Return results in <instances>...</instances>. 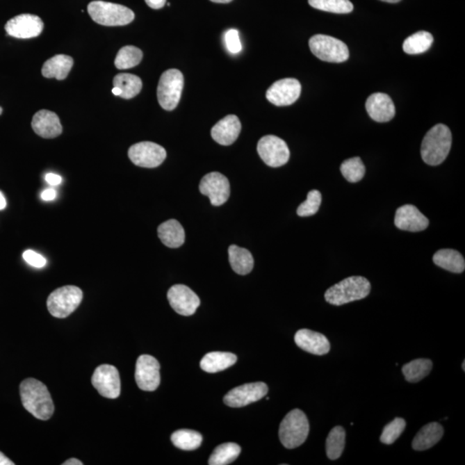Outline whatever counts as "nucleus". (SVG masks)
<instances>
[{
    "instance_id": "1",
    "label": "nucleus",
    "mask_w": 465,
    "mask_h": 465,
    "mask_svg": "<svg viewBox=\"0 0 465 465\" xmlns=\"http://www.w3.org/2000/svg\"><path fill=\"white\" fill-rule=\"evenodd\" d=\"M20 395L24 409L37 419L48 421L55 411L51 395L44 384L27 378L20 384Z\"/></svg>"
},
{
    "instance_id": "2",
    "label": "nucleus",
    "mask_w": 465,
    "mask_h": 465,
    "mask_svg": "<svg viewBox=\"0 0 465 465\" xmlns=\"http://www.w3.org/2000/svg\"><path fill=\"white\" fill-rule=\"evenodd\" d=\"M452 136L445 124H437L425 136L421 154L425 163L439 165L445 161L452 147Z\"/></svg>"
},
{
    "instance_id": "3",
    "label": "nucleus",
    "mask_w": 465,
    "mask_h": 465,
    "mask_svg": "<svg viewBox=\"0 0 465 465\" xmlns=\"http://www.w3.org/2000/svg\"><path fill=\"white\" fill-rule=\"evenodd\" d=\"M370 289V283L366 277H350L330 287L326 291L325 299L332 305H344L368 297Z\"/></svg>"
},
{
    "instance_id": "4",
    "label": "nucleus",
    "mask_w": 465,
    "mask_h": 465,
    "mask_svg": "<svg viewBox=\"0 0 465 465\" xmlns=\"http://www.w3.org/2000/svg\"><path fill=\"white\" fill-rule=\"evenodd\" d=\"M309 434L308 418L300 409L291 411L280 424V441L287 449H295L304 444Z\"/></svg>"
},
{
    "instance_id": "5",
    "label": "nucleus",
    "mask_w": 465,
    "mask_h": 465,
    "mask_svg": "<svg viewBox=\"0 0 465 465\" xmlns=\"http://www.w3.org/2000/svg\"><path fill=\"white\" fill-rule=\"evenodd\" d=\"M88 10L92 19L104 26H124L135 19L133 10L118 3L92 1Z\"/></svg>"
},
{
    "instance_id": "6",
    "label": "nucleus",
    "mask_w": 465,
    "mask_h": 465,
    "mask_svg": "<svg viewBox=\"0 0 465 465\" xmlns=\"http://www.w3.org/2000/svg\"><path fill=\"white\" fill-rule=\"evenodd\" d=\"M82 299L83 292L79 288L67 286L53 291L47 301V306L54 317L66 318L79 307Z\"/></svg>"
},
{
    "instance_id": "7",
    "label": "nucleus",
    "mask_w": 465,
    "mask_h": 465,
    "mask_svg": "<svg viewBox=\"0 0 465 465\" xmlns=\"http://www.w3.org/2000/svg\"><path fill=\"white\" fill-rule=\"evenodd\" d=\"M309 49L317 58L327 63H341L349 58L347 44L326 35H316L309 40Z\"/></svg>"
},
{
    "instance_id": "8",
    "label": "nucleus",
    "mask_w": 465,
    "mask_h": 465,
    "mask_svg": "<svg viewBox=\"0 0 465 465\" xmlns=\"http://www.w3.org/2000/svg\"><path fill=\"white\" fill-rule=\"evenodd\" d=\"M183 76L178 70H169L162 74L158 81L157 97L158 104L165 111L174 110L181 99Z\"/></svg>"
},
{
    "instance_id": "9",
    "label": "nucleus",
    "mask_w": 465,
    "mask_h": 465,
    "mask_svg": "<svg viewBox=\"0 0 465 465\" xmlns=\"http://www.w3.org/2000/svg\"><path fill=\"white\" fill-rule=\"evenodd\" d=\"M257 150L262 161L269 167L279 168L290 160V149L284 140L275 136H266L259 140Z\"/></svg>"
},
{
    "instance_id": "10",
    "label": "nucleus",
    "mask_w": 465,
    "mask_h": 465,
    "mask_svg": "<svg viewBox=\"0 0 465 465\" xmlns=\"http://www.w3.org/2000/svg\"><path fill=\"white\" fill-rule=\"evenodd\" d=\"M129 157L138 167L154 168L163 163L167 158V152L158 144L142 142L131 147L129 149Z\"/></svg>"
},
{
    "instance_id": "11",
    "label": "nucleus",
    "mask_w": 465,
    "mask_h": 465,
    "mask_svg": "<svg viewBox=\"0 0 465 465\" xmlns=\"http://www.w3.org/2000/svg\"><path fill=\"white\" fill-rule=\"evenodd\" d=\"M92 384L104 398L116 399L120 395V375L113 366L102 365L97 367L92 375Z\"/></svg>"
},
{
    "instance_id": "12",
    "label": "nucleus",
    "mask_w": 465,
    "mask_h": 465,
    "mask_svg": "<svg viewBox=\"0 0 465 465\" xmlns=\"http://www.w3.org/2000/svg\"><path fill=\"white\" fill-rule=\"evenodd\" d=\"M161 366L158 360L150 355L140 356L136 366V382L144 391H154L161 384Z\"/></svg>"
},
{
    "instance_id": "13",
    "label": "nucleus",
    "mask_w": 465,
    "mask_h": 465,
    "mask_svg": "<svg viewBox=\"0 0 465 465\" xmlns=\"http://www.w3.org/2000/svg\"><path fill=\"white\" fill-rule=\"evenodd\" d=\"M199 190L202 194L210 198L214 206H221L228 201L230 196L229 179L218 172L205 175L201 180Z\"/></svg>"
},
{
    "instance_id": "14",
    "label": "nucleus",
    "mask_w": 465,
    "mask_h": 465,
    "mask_svg": "<svg viewBox=\"0 0 465 465\" xmlns=\"http://www.w3.org/2000/svg\"><path fill=\"white\" fill-rule=\"evenodd\" d=\"M268 393V385L262 382H258V383L243 384L233 389L225 396L223 401L229 407H241L259 401L265 398Z\"/></svg>"
},
{
    "instance_id": "15",
    "label": "nucleus",
    "mask_w": 465,
    "mask_h": 465,
    "mask_svg": "<svg viewBox=\"0 0 465 465\" xmlns=\"http://www.w3.org/2000/svg\"><path fill=\"white\" fill-rule=\"evenodd\" d=\"M302 86L295 79H283L276 81L266 92V99L277 106L294 104L300 97Z\"/></svg>"
},
{
    "instance_id": "16",
    "label": "nucleus",
    "mask_w": 465,
    "mask_h": 465,
    "mask_svg": "<svg viewBox=\"0 0 465 465\" xmlns=\"http://www.w3.org/2000/svg\"><path fill=\"white\" fill-rule=\"evenodd\" d=\"M44 28L43 22L38 16L32 14H22L7 22L5 28L7 35L19 39H30L38 37Z\"/></svg>"
},
{
    "instance_id": "17",
    "label": "nucleus",
    "mask_w": 465,
    "mask_h": 465,
    "mask_svg": "<svg viewBox=\"0 0 465 465\" xmlns=\"http://www.w3.org/2000/svg\"><path fill=\"white\" fill-rule=\"evenodd\" d=\"M168 298L171 307L179 315L193 316L200 306V299L189 287L176 284L168 291Z\"/></svg>"
},
{
    "instance_id": "18",
    "label": "nucleus",
    "mask_w": 465,
    "mask_h": 465,
    "mask_svg": "<svg viewBox=\"0 0 465 465\" xmlns=\"http://www.w3.org/2000/svg\"><path fill=\"white\" fill-rule=\"evenodd\" d=\"M395 225L405 231L420 232L427 229L429 220L414 205L405 204L396 211Z\"/></svg>"
},
{
    "instance_id": "19",
    "label": "nucleus",
    "mask_w": 465,
    "mask_h": 465,
    "mask_svg": "<svg viewBox=\"0 0 465 465\" xmlns=\"http://www.w3.org/2000/svg\"><path fill=\"white\" fill-rule=\"evenodd\" d=\"M295 342L298 348L315 355H325L331 348L325 335L309 329L298 330L295 334Z\"/></svg>"
},
{
    "instance_id": "20",
    "label": "nucleus",
    "mask_w": 465,
    "mask_h": 465,
    "mask_svg": "<svg viewBox=\"0 0 465 465\" xmlns=\"http://www.w3.org/2000/svg\"><path fill=\"white\" fill-rule=\"evenodd\" d=\"M366 108L375 122H387L395 117V104L391 97L385 93L377 92L370 95L366 101Z\"/></svg>"
},
{
    "instance_id": "21",
    "label": "nucleus",
    "mask_w": 465,
    "mask_h": 465,
    "mask_svg": "<svg viewBox=\"0 0 465 465\" xmlns=\"http://www.w3.org/2000/svg\"><path fill=\"white\" fill-rule=\"evenodd\" d=\"M35 134L45 139L56 138L63 133L60 118L52 111L42 110L35 114L31 122Z\"/></svg>"
},
{
    "instance_id": "22",
    "label": "nucleus",
    "mask_w": 465,
    "mask_h": 465,
    "mask_svg": "<svg viewBox=\"0 0 465 465\" xmlns=\"http://www.w3.org/2000/svg\"><path fill=\"white\" fill-rule=\"evenodd\" d=\"M241 131V124L236 116L229 115L220 120L211 129V136L216 142L223 146L231 145Z\"/></svg>"
},
{
    "instance_id": "23",
    "label": "nucleus",
    "mask_w": 465,
    "mask_h": 465,
    "mask_svg": "<svg viewBox=\"0 0 465 465\" xmlns=\"http://www.w3.org/2000/svg\"><path fill=\"white\" fill-rule=\"evenodd\" d=\"M158 236L161 243L168 247L178 248L185 243V229L175 219L161 223L158 228Z\"/></svg>"
},
{
    "instance_id": "24",
    "label": "nucleus",
    "mask_w": 465,
    "mask_h": 465,
    "mask_svg": "<svg viewBox=\"0 0 465 465\" xmlns=\"http://www.w3.org/2000/svg\"><path fill=\"white\" fill-rule=\"evenodd\" d=\"M444 435V428L438 423H432L426 425L421 429L419 432L414 438L412 447L414 450H426L432 448Z\"/></svg>"
},
{
    "instance_id": "25",
    "label": "nucleus",
    "mask_w": 465,
    "mask_h": 465,
    "mask_svg": "<svg viewBox=\"0 0 465 465\" xmlns=\"http://www.w3.org/2000/svg\"><path fill=\"white\" fill-rule=\"evenodd\" d=\"M74 66V60L66 55H57L49 59L43 64L42 74L48 79L55 78L63 81L70 73Z\"/></svg>"
},
{
    "instance_id": "26",
    "label": "nucleus",
    "mask_w": 465,
    "mask_h": 465,
    "mask_svg": "<svg viewBox=\"0 0 465 465\" xmlns=\"http://www.w3.org/2000/svg\"><path fill=\"white\" fill-rule=\"evenodd\" d=\"M236 361V355L231 352H212L202 359L200 367L205 373H216L229 368Z\"/></svg>"
},
{
    "instance_id": "27",
    "label": "nucleus",
    "mask_w": 465,
    "mask_h": 465,
    "mask_svg": "<svg viewBox=\"0 0 465 465\" xmlns=\"http://www.w3.org/2000/svg\"><path fill=\"white\" fill-rule=\"evenodd\" d=\"M432 261L436 266L453 273H462L465 261L459 252L453 250H441L436 252Z\"/></svg>"
},
{
    "instance_id": "28",
    "label": "nucleus",
    "mask_w": 465,
    "mask_h": 465,
    "mask_svg": "<svg viewBox=\"0 0 465 465\" xmlns=\"http://www.w3.org/2000/svg\"><path fill=\"white\" fill-rule=\"evenodd\" d=\"M229 259L234 271L240 275H247L254 268V257L246 248L232 245L229 248Z\"/></svg>"
},
{
    "instance_id": "29",
    "label": "nucleus",
    "mask_w": 465,
    "mask_h": 465,
    "mask_svg": "<svg viewBox=\"0 0 465 465\" xmlns=\"http://www.w3.org/2000/svg\"><path fill=\"white\" fill-rule=\"evenodd\" d=\"M114 88L121 90L122 99H131L142 91V81L136 75L131 74H117L113 79Z\"/></svg>"
},
{
    "instance_id": "30",
    "label": "nucleus",
    "mask_w": 465,
    "mask_h": 465,
    "mask_svg": "<svg viewBox=\"0 0 465 465\" xmlns=\"http://www.w3.org/2000/svg\"><path fill=\"white\" fill-rule=\"evenodd\" d=\"M432 368V360L418 359L406 364L402 367V373L409 383H418L430 374Z\"/></svg>"
},
{
    "instance_id": "31",
    "label": "nucleus",
    "mask_w": 465,
    "mask_h": 465,
    "mask_svg": "<svg viewBox=\"0 0 465 465\" xmlns=\"http://www.w3.org/2000/svg\"><path fill=\"white\" fill-rule=\"evenodd\" d=\"M434 42V37L427 31H418L403 42L402 49L407 55H419L427 51Z\"/></svg>"
},
{
    "instance_id": "32",
    "label": "nucleus",
    "mask_w": 465,
    "mask_h": 465,
    "mask_svg": "<svg viewBox=\"0 0 465 465\" xmlns=\"http://www.w3.org/2000/svg\"><path fill=\"white\" fill-rule=\"evenodd\" d=\"M241 448L236 443H225L216 447L212 452L209 464L227 465L234 462L240 456Z\"/></svg>"
},
{
    "instance_id": "33",
    "label": "nucleus",
    "mask_w": 465,
    "mask_h": 465,
    "mask_svg": "<svg viewBox=\"0 0 465 465\" xmlns=\"http://www.w3.org/2000/svg\"><path fill=\"white\" fill-rule=\"evenodd\" d=\"M345 445V431L341 426L332 429L326 441L327 456L331 460L340 459Z\"/></svg>"
},
{
    "instance_id": "34",
    "label": "nucleus",
    "mask_w": 465,
    "mask_h": 465,
    "mask_svg": "<svg viewBox=\"0 0 465 465\" xmlns=\"http://www.w3.org/2000/svg\"><path fill=\"white\" fill-rule=\"evenodd\" d=\"M171 441L177 448L193 450H196L202 444L203 437L196 431L182 429L174 432L171 436Z\"/></svg>"
},
{
    "instance_id": "35",
    "label": "nucleus",
    "mask_w": 465,
    "mask_h": 465,
    "mask_svg": "<svg viewBox=\"0 0 465 465\" xmlns=\"http://www.w3.org/2000/svg\"><path fill=\"white\" fill-rule=\"evenodd\" d=\"M142 57L143 54L140 49L135 46H125L119 50L115 60V66L117 70H129L140 64Z\"/></svg>"
},
{
    "instance_id": "36",
    "label": "nucleus",
    "mask_w": 465,
    "mask_h": 465,
    "mask_svg": "<svg viewBox=\"0 0 465 465\" xmlns=\"http://www.w3.org/2000/svg\"><path fill=\"white\" fill-rule=\"evenodd\" d=\"M309 3L313 8L332 13L347 14L353 10L350 0H309Z\"/></svg>"
},
{
    "instance_id": "37",
    "label": "nucleus",
    "mask_w": 465,
    "mask_h": 465,
    "mask_svg": "<svg viewBox=\"0 0 465 465\" xmlns=\"http://www.w3.org/2000/svg\"><path fill=\"white\" fill-rule=\"evenodd\" d=\"M341 172L350 183L359 182L366 174V167L361 158L354 157L345 161L341 165Z\"/></svg>"
},
{
    "instance_id": "38",
    "label": "nucleus",
    "mask_w": 465,
    "mask_h": 465,
    "mask_svg": "<svg viewBox=\"0 0 465 465\" xmlns=\"http://www.w3.org/2000/svg\"><path fill=\"white\" fill-rule=\"evenodd\" d=\"M406 421L402 418H395L391 423L384 427L380 437V441L385 445H391L405 430Z\"/></svg>"
},
{
    "instance_id": "39",
    "label": "nucleus",
    "mask_w": 465,
    "mask_h": 465,
    "mask_svg": "<svg viewBox=\"0 0 465 465\" xmlns=\"http://www.w3.org/2000/svg\"><path fill=\"white\" fill-rule=\"evenodd\" d=\"M322 194L317 190H312L308 193L307 200L300 204L297 209V215L302 218L311 216L319 211L322 204Z\"/></svg>"
},
{
    "instance_id": "40",
    "label": "nucleus",
    "mask_w": 465,
    "mask_h": 465,
    "mask_svg": "<svg viewBox=\"0 0 465 465\" xmlns=\"http://www.w3.org/2000/svg\"><path fill=\"white\" fill-rule=\"evenodd\" d=\"M225 41L227 49L231 54H238L241 51L243 46L240 39L239 32L236 30H229L226 32Z\"/></svg>"
},
{
    "instance_id": "41",
    "label": "nucleus",
    "mask_w": 465,
    "mask_h": 465,
    "mask_svg": "<svg viewBox=\"0 0 465 465\" xmlns=\"http://www.w3.org/2000/svg\"><path fill=\"white\" fill-rule=\"evenodd\" d=\"M23 258L28 265L35 268H42L47 264V261L42 255L33 250H26L23 254Z\"/></svg>"
},
{
    "instance_id": "42",
    "label": "nucleus",
    "mask_w": 465,
    "mask_h": 465,
    "mask_svg": "<svg viewBox=\"0 0 465 465\" xmlns=\"http://www.w3.org/2000/svg\"><path fill=\"white\" fill-rule=\"evenodd\" d=\"M45 180L47 183L51 186H58L63 181L61 177L55 174H46Z\"/></svg>"
},
{
    "instance_id": "43",
    "label": "nucleus",
    "mask_w": 465,
    "mask_h": 465,
    "mask_svg": "<svg viewBox=\"0 0 465 465\" xmlns=\"http://www.w3.org/2000/svg\"><path fill=\"white\" fill-rule=\"evenodd\" d=\"M56 196L57 193L56 192V190H54L52 188L46 189L43 190V192L41 194L42 199L44 201H52L54 199H56Z\"/></svg>"
},
{
    "instance_id": "44",
    "label": "nucleus",
    "mask_w": 465,
    "mask_h": 465,
    "mask_svg": "<svg viewBox=\"0 0 465 465\" xmlns=\"http://www.w3.org/2000/svg\"><path fill=\"white\" fill-rule=\"evenodd\" d=\"M145 2L150 8L158 10L164 7L165 3H167V0H145Z\"/></svg>"
},
{
    "instance_id": "45",
    "label": "nucleus",
    "mask_w": 465,
    "mask_h": 465,
    "mask_svg": "<svg viewBox=\"0 0 465 465\" xmlns=\"http://www.w3.org/2000/svg\"><path fill=\"white\" fill-rule=\"evenodd\" d=\"M0 465H14V463L5 454L0 452Z\"/></svg>"
},
{
    "instance_id": "46",
    "label": "nucleus",
    "mask_w": 465,
    "mask_h": 465,
    "mask_svg": "<svg viewBox=\"0 0 465 465\" xmlns=\"http://www.w3.org/2000/svg\"><path fill=\"white\" fill-rule=\"evenodd\" d=\"M83 463L81 460L77 459H70L64 462L63 465H82Z\"/></svg>"
},
{
    "instance_id": "47",
    "label": "nucleus",
    "mask_w": 465,
    "mask_h": 465,
    "mask_svg": "<svg viewBox=\"0 0 465 465\" xmlns=\"http://www.w3.org/2000/svg\"><path fill=\"white\" fill-rule=\"evenodd\" d=\"M6 207V200L1 192H0V211L3 210Z\"/></svg>"
},
{
    "instance_id": "48",
    "label": "nucleus",
    "mask_w": 465,
    "mask_h": 465,
    "mask_svg": "<svg viewBox=\"0 0 465 465\" xmlns=\"http://www.w3.org/2000/svg\"><path fill=\"white\" fill-rule=\"evenodd\" d=\"M113 95H114L115 96L120 97L121 93H122V91H121V90L119 89L118 88H113Z\"/></svg>"
},
{
    "instance_id": "49",
    "label": "nucleus",
    "mask_w": 465,
    "mask_h": 465,
    "mask_svg": "<svg viewBox=\"0 0 465 465\" xmlns=\"http://www.w3.org/2000/svg\"><path fill=\"white\" fill-rule=\"evenodd\" d=\"M211 1L219 3H228L233 1V0H211Z\"/></svg>"
},
{
    "instance_id": "50",
    "label": "nucleus",
    "mask_w": 465,
    "mask_h": 465,
    "mask_svg": "<svg viewBox=\"0 0 465 465\" xmlns=\"http://www.w3.org/2000/svg\"><path fill=\"white\" fill-rule=\"evenodd\" d=\"M381 1L387 2V3H398L401 0H381Z\"/></svg>"
},
{
    "instance_id": "51",
    "label": "nucleus",
    "mask_w": 465,
    "mask_h": 465,
    "mask_svg": "<svg viewBox=\"0 0 465 465\" xmlns=\"http://www.w3.org/2000/svg\"><path fill=\"white\" fill-rule=\"evenodd\" d=\"M462 368H463V370H465V361H464V362H463Z\"/></svg>"
},
{
    "instance_id": "52",
    "label": "nucleus",
    "mask_w": 465,
    "mask_h": 465,
    "mask_svg": "<svg viewBox=\"0 0 465 465\" xmlns=\"http://www.w3.org/2000/svg\"><path fill=\"white\" fill-rule=\"evenodd\" d=\"M2 113H3V109H2V108H1V107H0V115H1V114H2Z\"/></svg>"
}]
</instances>
